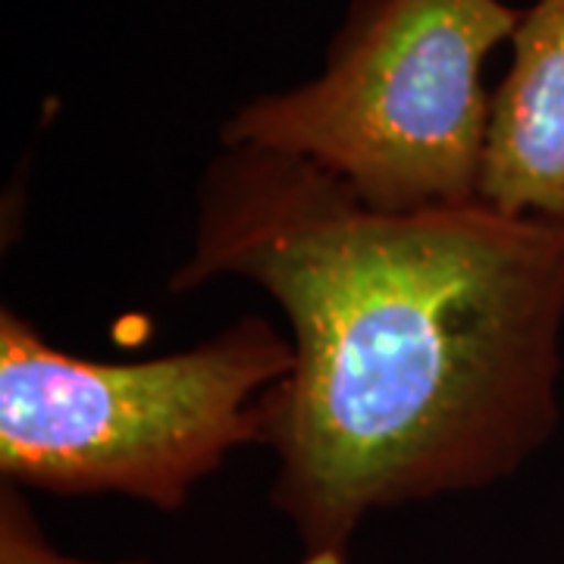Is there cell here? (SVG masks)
Here are the masks:
<instances>
[{
    "label": "cell",
    "instance_id": "1",
    "mask_svg": "<svg viewBox=\"0 0 564 564\" xmlns=\"http://www.w3.org/2000/svg\"><path fill=\"white\" fill-rule=\"evenodd\" d=\"M217 280L289 321L263 445L299 564H348L377 511L502 484L558 426L564 223L484 202L386 214L295 154L220 144L170 292Z\"/></svg>",
    "mask_w": 564,
    "mask_h": 564
},
{
    "label": "cell",
    "instance_id": "2",
    "mask_svg": "<svg viewBox=\"0 0 564 564\" xmlns=\"http://www.w3.org/2000/svg\"><path fill=\"white\" fill-rule=\"evenodd\" d=\"M292 361L289 336L254 314L176 355L101 364L54 348L3 307V484L180 511L229 452L263 445V399Z\"/></svg>",
    "mask_w": 564,
    "mask_h": 564
},
{
    "label": "cell",
    "instance_id": "3",
    "mask_svg": "<svg viewBox=\"0 0 564 564\" xmlns=\"http://www.w3.org/2000/svg\"><path fill=\"white\" fill-rule=\"evenodd\" d=\"M518 20L505 0H351L321 73L236 107L220 144L295 154L386 214L477 204L484 63Z\"/></svg>",
    "mask_w": 564,
    "mask_h": 564
},
{
    "label": "cell",
    "instance_id": "4",
    "mask_svg": "<svg viewBox=\"0 0 564 564\" xmlns=\"http://www.w3.org/2000/svg\"><path fill=\"white\" fill-rule=\"evenodd\" d=\"M492 91L480 202L564 223V0H530Z\"/></svg>",
    "mask_w": 564,
    "mask_h": 564
}]
</instances>
